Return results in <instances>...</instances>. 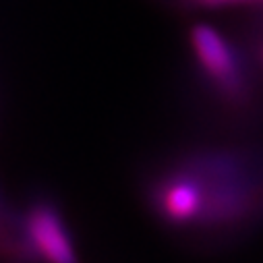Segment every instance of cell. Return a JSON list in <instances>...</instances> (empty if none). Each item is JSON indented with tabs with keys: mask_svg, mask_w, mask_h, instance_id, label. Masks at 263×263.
Returning a JSON list of instances; mask_svg holds the SVG:
<instances>
[{
	"mask_svg": "<svg viewBox=\"0 0 263 263\" xmlns=\"http://www.w3.org/2000/svg\"><path fill=\"white\" fill-rule=\"evenodd\" d=\"M191 46L205 75L230 98L242 93V73L234 48L210 25H195L191 29Z\"/></svg>",
	"mask_w": 263,
	"mask_h": 263,
	"instance_id": "7a4b0ae2",
	"label": "cell"
},
{
	"mask_svg": "<svg viewBox=\"0 0 263 263\" xmlns=\"http://www.w3.org/2000/svg\"><path fill=\"white\" fill-rule=\"evenodd\" d=\"M29 249L42 263H79L75 242L58 210L50 203H33L23 220Z\"/></svg>",
	"mask_w": 263,
	"mask_h": 263,
	"instance_id": "6da1fadb",
	"label": "cell"
},
{
	"mask_svg": "<svg viewBox=\"0 0 263 263\" xmlns=\"http://www.w3.org/2000/svg\"><path fill=\"white\" fill-rule=\"evenodd\" d=\"M205 3H212V0H205Z\"/></svg>",
	"mask_w": 263,
	"mask_h": 263,
	"instance_id": "277c9868",
	"label": "cell"
},
{
	"mask_svg": "<svg viewBox=\"0 0 263 263\" xmlns=\"http://www.w3.org/2000/svg\"><path fill=\"white\" fill-rule=\"evenodd\" d=\"M261 56H263V50H261Z\"/></svg>",
	"mask_w": 263,
	"mask_h": 263,
	"instance_id": "5b68a950",
	"label": "cell"
},
{
	"mask_svg": "<svg viewBox=\"0 0 263 263\" xmlns=\"http://www.w3.org/2000/svg\"><path fill=\"white\" fill-rule=\"evenodd\" d=\"M158 210L172 224H191L203 218L208 197L201 180L189 174L170 176L158 189Z\"/></svg>",
	"mask_w": 263,
	"mask_h": 263,
	"instance_id": "3957f363",
	"label": "cell"
}]
</instances>
